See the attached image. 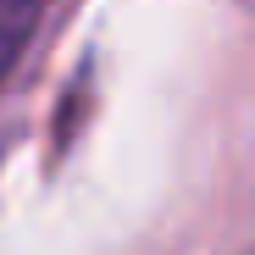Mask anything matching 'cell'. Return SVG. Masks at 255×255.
I'll list each match as a JSON object with an SVG mask.
<instances>
[{"mask_svg":"<svg viewBox=\"0 0 255 255\" xmlns=\"http://www.w3.org/2000/svg\"><path fill=\"white\" fill-rule=\"evenodd\" d=\"M39 17H45V0H0V83L11 78L22 45L39 28Z\"/></svg>","mask_w":255,"mask_h":255,"instance_id":"1","label":"cell"}]
</instances>
